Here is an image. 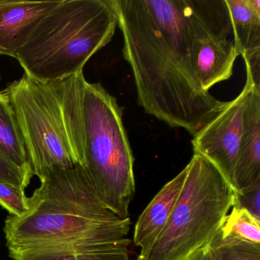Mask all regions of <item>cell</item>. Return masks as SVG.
Instances as JSON below:
<instances>
[{
  "mask_svg": "<svg viewBox=\"0 0 260 260\" xmlns=\"http://www.w3.org/2000/svg\"><path fill=\"white\" fill-rule=\"evenodd\" d=\"M123 109L100 83L86 82L82 169L100 202L126 219L135 194V157L123 123Z\"/></svg>",
  "mask_w": 260,
  "mask_h": 260,
  "instance_id": "obj_5",
  "label": "cell"
},
{
  "mask_svg": "<svg viewBox=\"0 0 260 260\" xmlns=\"http://www.w3.org/2000/svg\"><path fill=\"white\" fill-rule=\"evenodd\" d=\"M40 182L28 211L5 220L12 260H131L130 217L100 202L82 167L53 172Z\"/></svg>",
  "mask_w": 260,
  "mask_h": 260,
  "instance_id": "obj_2",
  "label": "cell"
},
{
  "mask_svg": "<svg viewBox=\"0 0 260 260\" xmlns=\"http://www.w3.org/2000/svg\"><path fill=\"white\" fill-rule=\"evenodd\" d=\"M185 260H213L209 244L205 245L203 247L198 249Z\"/></svg>",
  "mask_w": 260,
  "mask_h": 260,
  "instance_id": "obj_19",
  "label": "cell"
},
{
  "mask_svg": "<svg viewBox=\"0 0 260 260\" xmlns=\"http://www.w3.org/2000/svg\"><path fill=\"white\" fill-rule=\"evenodd\" d=\"M118 27L112 0H61L16 53L28 77L54 81L83 72Z\"/></svg>",
  "mask_w": 260,
  "mask_h": 260,
  "instance_id": "obj_4",
  "label": "cell"
},
{
  "mask_svg": "<svg viewBox=\"0 0 260 260\" xmlns=\"http://www.w3.org/2000/svg\"><path fill=\"white\" fill-rule=\"evenodd\" d=\"M240 56L232 36H218L204 41L198 53L196 73L204 90L233 75L234 63Z\"/></svg>",
  "mask_w": 260,
  "mask_h": 260,
  "instance_id": "obj_11",
  "label": "cell"
},
{
  "mask_svg": "<svg viewBox=\"0 0 260 260\" xmlns=\"http://www.w3.org/2000/svg\"><path fill=\"white\" fill-rule=\"evenodd\" d=\"M208 244L213 260H260V244L223 238L220 231Z\"/></svg>",
  "mask_w": 260,
  "mask_h": 260,
  "instance_id": "obj_15",
  "label": "cell"
},
{
  "mask_svg": "<svg viewBox=\"0 0 260 260\" xmlns=\"http://www.w3.org/2000/svg\"><path fill=\"white\" fill-rule=\"evenodd\" d=\"M223 238L260 244V220L250 212L234 205L220 230Z\"/></svg>",
  "mask_w": 260,
  "mask_h": 260,
  "instance_id": "obj_14",
  "label": "cell"
},
{
  "mask_svg": "<svg viewBox=\"0 0 260 260\" xmlns=\"http://www.w3.org/2000/svg\"><path fill=\"white\" fill-rule=\"evenodd\" d=\"M30 170L16 167L0 155V181L26 189L33 177Z\"/></svg>",
  "mask_w": 260,
  "mask_h": 260,
  "instance_id": "obj_17",
  "label": "cell"
},
{
  "mask_svg": "<svg viewBox=\"0 0 260 260\" xmlns=\"http://www.w3.org/2000/svg\"><path fill=\"white\" fill-rule=\"evenodd\" d=\"M0 155L19 168L31 170L20 127L4 91L0 92Z\"/></svg>",
  "mask_w": 260,
  "mask_h": 260,
  "instance_id": "obj_13",
  "label": "cell"
},
{
  "mask_svg": "<svg viewBox=\"0 0 260 260\" xmlns=\"http://www.w3.org/2000/svg\"><path fill=\"white\" fill-rule=\"evenodd\" d=\"M60 1L0 0V55L15 58L39 22Z\"/></svg>",
  "mask_w": 260,
  "mask_h": 260,
  "instance_id": "obj_8",
  "label": "cell"
},
{
  "mask_svg": "<svg viewBox=\"0 0 260 260\" xmlns=\"http://www.w3.org/2000/svg\"><path fill=\"white\" fill-rule=\"evenodd\" d=\"M25 190L16 185L0 181V205L10 215L19 216L28 210V197Z\"/></svg>",
  "mask_w": 260,
  "mask_h": 260,
  "instance_id": "obj_16",
  "label": "cell"
},
{
  "mask_svg": "<svg viewBox=\"0 0 260 260\" xmlns=\"http://www.w3.org/2000/svg\"><path fill=\"white\" fill-rule=\"evenodd\" d=\"M0 80H1V77H0Z\"/></svg>",
  "mask_w": 260,
  "mask_h": 260,
  "instance_id": "obj_20",
  "label": "cell"
},
{
  "mask_svg": "<svg viewBox=\"0 0 260 260\" xmlns=\"http://www.w3.org/2000/svg\"><path fill=\"white\" fill-rule=\"evenodd\" d=\"M234 179L237 194L260 179V86L251 82Z\"/></svg>",
  "mask_w": 260,
  "mask_h": 260,
  "instance_id": "obj_10",
  "label": "cell"
},
{
  "mask_svg": "<svg viewBox=\"0 0 260 260\" xmlns=\"http://www.w3.org/2000/svg\"><path fill=\"white\" fill-rule=\"evenodd\" d=\"M240 56L260 51V0H225Z\"/></svg>",
  "mask_w": 260,
  "mask_h": 260,
  "instance_id": "obj_12",
  "label": "cell"
},
{
  "mask_svg": "<svg viewBox=\"0 0 260 260\" xmlns=\"http://www.w3.org/2000/svg\"><path fill=\"white\" fill-rule=\"evenodd\" d=\"M250 82L246 80L240 93L209 122L198 131L191 141L194 154L208 159L220 172L230 186L236 188V164L244 132L245 115Z\"/></svg>",
  "mask_w": 260,
  "mask_h": 260,
  "instance_id": "obj_7",
  "label": "cell"
},
{
  "mask_svg": "<svg viewBox=\"0 0 260 260\" xmlns=\"http://www.w3.org/2000/svg\"><path fill=\"white\" fill-rule=\"evenodd\" d=\"M138 104L194 135L226 103L204 90L196 59L204 41L232 36L225 0H112Z\"/></svg>",
  "mask_w": 260,
  "mask_h": 260,
  "instance_id": "obj_1",
  "label": "cell"
},
{
  "mask_svg": "<svg viewBox=\"0 0 260 260\" xmlns=\"http://www.w3.org/2000/svg\"><path fill=\"white\" fill-rule=\"evenodd\" d=\"M183 188L153 246L136 260H185L220 231L236 194L220 172L200 155L186 166Z\"/></svg>",
  "mask_w": 260,
  "mask_h": 260,
  "instance_id": "obj_6",
  "label": "cell"
},
{
  "mask_svg": "<svg viewBox=\"0 0 260 260\" xmlns=\"http://www.w3.org/2000/svg\"><path fill=\"white\" fill-rule=\"evenodd\" d=\"M234 205L245 208L260 220V179L236 194Z\"/></svg>",
  "mask_w": 260,
  "mask_h": 260,
  "instance_id": "obj_18",
  "label": "cell"
},
{
  "mask_svg": "<svg viewBox=\"0 0 260 260\" xmlns=\"http://www.w3.org/2000/svg\"><path fill=\"white\" fill-rule=\"evenodd\" d=\"M83 72L41 82L24 74L4 93L20 127L33 176L83 167L85 84Z\"/></svg>",
  "mask_w": 260,
  "mask_h": 260,
  "instance_id": "obj_3",
  "label": "cell"
},
{
  "mask_svg": "<svg viewBox=\"0 0 260 260\" xmlns=\"http://www.w3.org/2000/svg\"><path fill=\"white\" fill-rule=\"evenodd\" d=\"M186 167L158 191L141 213L134 231L133 241L144 254L153 246L173 213L186 177Z\"/></svg>",
  "mask_w": 260,
  "mask_h": 260,
  "instance_id": "obj_9",
  "label": "cell"
}]
</instances>
